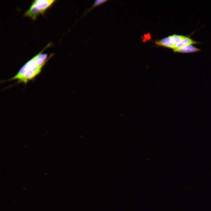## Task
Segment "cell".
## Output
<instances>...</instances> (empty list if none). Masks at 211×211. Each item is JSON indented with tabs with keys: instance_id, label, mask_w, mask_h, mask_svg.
Instances as JSON below:
<instances>
[{
	"instance_id": "obj_1",
	"label": "cell",
	"mask_w": 211,
	"mask_h": 211,
	"mask_svg": "<svg viewBox=\"0 0 211 211\" xmlns=\"http://www.w3.org/2000/svg\"><path fill=\"white\" fill-rule=\"evenodd\" d=\"M55 0H35L34 1L30 8L26 11L24 16L35 20L37 16L43 14L45 11L55 1Z\"/></svg>"
},
{
	"instance_id": "obj_2",
	"label": "cell",
	"mask_w": 211,
	"mask_h": 211,
	"mask_svg": "<svg viewBox=\"0 0 211 211\" xmlns=\"http://www.w3.org/2000/svg\"><path fill=\"white\" fill-rule=\"evenodd\" d=\"M187 36L175 34L156 41L155 43L157 45L173 49L176 44L181 42Z\"/></svg>"
},
{
	"instance_id": "obj_3",
	"label": "cell",
	"mask_w": 211,
	"mask_h": 211,
	"mask_svg": "<svg viewBox=\"0 0 211 211\" xmlns=\"http://www.w3.org/2000/svg\"><path fill=\"white\" fill-rule=\"evenodd\" d=\"M32 59V63L31 66L23 77L19 80V82H23L26 83L28 80L32 79L40 72L43 66H38L36 64L34 58Z\"/></svg>"
},
{
	"instance_id": "obj_4",
	"label": "cell",
	"mask_w": 211,
	"mask_h": 211,
	"mask_svg": "<svg viewBox=\"0 0 211 211\" xmlns=\"http://www.w3.org/2000/svg\"><path fill=\"white\" fill-rule=\"evenodd\" d=\"M173 52L181 53H192L200 52L201 50L196 47L193 45H189L186 46L174 48Z\"/></svg>"
},
{
	"instance_id": "obj_5",
	"label": "cell",
	"mask_w": 211,
	"mask_h": 211,
	"mask_svg": "<svg viewBox=\"0 0 211 211\" xmlns=\"http://www.w3.org/2000/svg\"><path fill=\"white\" fill-rule=\"evenodd\" d=\"M200 43H201L193 40L190 37V35H188L181 42L176 44L174 48H178L189 45H193Z\"/></svg>"
},
{
	"instance_id": "obj_6",
	"label": "cell",
	"mask_w": 211,
	"mask_h": 211,
	"mask_svg": "<svg viewBox=\"0 0 211 211\" xmlns=\"http://www.w3.org/2000/svg\"><path fill=\"white\" fill-rule=\"evenodd\" d=\"M108 1V0H97L95 1L92 6L91 8L86 10L83 13V16H85L91 11L95 7L101 5Z\"/></svg>"
}]
</instances>
